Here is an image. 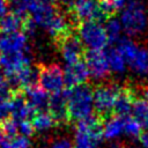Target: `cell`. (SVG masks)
I'll list each match as a JSON object with an SVG mask.
<instances>
[{"label":"cell","instance_id":"8d00e7d4","mask_svg":"<svg viewBox=\"0 0 148 148\" xmlns=\"http://www.w3.org/2000/svg\"><path fill=\"white\" fill-rule=\"evenodd\" d=\"M110 148H126V147L123 146V145H120V143H114V145H112Z\"/></svg>","mask_w":148,"mask_h":148},{"label":"cell","instance_id":"ba28073f","mask_svg":"<svg viewBox=\"0 0 148 148\" xmlns=\"http://www.w3.org/2000/svg\"><path fill=\"white\" fill-rule=\"evenodd\" d=\"M84 62L89 69L90 76L95 80H103L111 72L106 52L103 50H88L84 53Z\"/></svg>","mask_w":148,"mask_h":148},{"label":"cell","instance_id":"e575fe53","mask_svg":"<svg viewBox=\"0 0 148 148\" xmlns=\"http://www.w3.org/2000/svg\"><path fill=\"white\" fill-rule=\"evenodd\" d=\"M139 141H140L142 148H148V131L142 132V134L139 138Z\"/></svg>","mask_w":148,"mask_h":148},{"label":"cell","instance_id":"ffe728a7","mask_svg":"<svg viewBox=\"0 0 148 148\" xmlns=\"http://www.w3.org/2000/svg\"><path fill=\"white\" fill-rule=\"evenodd\" d=\"M136 74H148V50L146 47H139L134 57L127 64Z\"/></svg>","mask_w":148,"mask_h":148},{"label":"cell","instance_id":"4fadbf2b","mask_svg":"<svg viewBox=\"0 0 148 148\" xmlns=\"http://www.w3.org/2000/svg\"><path fill=\"white\" fill-rule=\"evenodd\" d=\"M89 76H90L89 69L86 62L82 60L74 62L72 65H66V68L64 71L65 84L68 88L84 84L86 81L89 79Z\"/></svg>","mask_w":148,"mask_h":148},{"label":"cell","instance_id":"7c38bea8","mask_svg":"<svg viewBox=\"0 0 148 148\" xmlns=\"http://www.w3.org/2000/svg\"><path fill=\"white\" fill-rule=\"evenodd\" d=\"M47 111L51 113L56 123L62 124L68 120L67 114V90H61L50 95Z\"/></svg>","mask_w":148,"mask_h":148},{"label":"cell","instance_id":"74e56055","mask_svg":"<svg viewBox=\"0 0 148 148\" xmlns=\"http://www.w3.org/2000/svg\"><path fill=\"white\" fill-rule=\"evenodd\" d=\"M143 98H145L146 101H148V88H147V89H145V92H143Z\"/></svg>","mask_w":148,"mask_h":148},{"label":"cell","instance_id":"8992f818","mask_svg":"<svg viewBox=\"0 0 148 148\" xmlns=\"http://www.w3.org/2000/svg\"><path fill=\"white\" fill-rule=\"evenodd\" d=\"M38 69V84L50 94H54L64 90L65 77L64 71L58 64H39Z\"/></svg>","mask_w":148,"mask_h":148},{"label":"cell","instance_id":"f546056e","mask_svg":"<svg viewBox=\"0 0 148 148\" xmlns=\"http://www.w3.org/2000/svg\"><path fill=\"white\" fill-rule=\"evenodd\" d=\"M12 94H13V91H12L6 77L0 74V98L1 99H9Z\"/></svg>","mask_w":148,"mask_h":148},{"label":"cell","instance_id":"484cf974","mask_svg":"<svg viewBox=\"0 0 148 148\" xmlns=\"http://www.w3.org/2000/svg\"><path fill=\"white\" fill-rule=\"evenodd\" d=\"M124 134L130 138H140L142 134V125L133 116H125Z\"/></svg>","mask_w":148,"mask_h":148},{"label":"cell","instance_id":"f1b7e54d","mask_svg":"<svg viewBox=\"0 0 148 148\" xmlns=\"http://www.w3.org/2000/svg\"><path fill=\"white\" fill-rule=\"evenodd\" d=\"M10 118V104L9 99L0 98V124Z\"/></svg>","mask_w":148,"mask_h":148},{"label":"cell","instance_id":"d4e9b609","mask_svg":"<svg viewBox=\"0 0 148 148\" xmlns=\"http://www.w3.org/2000/svg\"><path fill=\"white\" fill-rule=\"evenodd\" d=\"M0 148H31V141L28 136L16 135L14 138L3 136L0 140Z\"/></svg>","mask_w":148,"mask_h":148},{"label":"cell","instance_id":"f35d334b","mask_svg":"<svg viewBox=\"0 0 148 148\" xmlns=\"http://www.w3.org/2000/svg\"><path fill=\"white\" fill-rule=\"evenodd\" d=\"M5 135H3V131H2V127H1V124H0V140L3 138Z\"/></svg>","mask_w":148,"mask_h":148},{"label":"cell","instance_id":"2e32d148","mask_svg":"<svg viewBox=\"0 0 148 148\" xmlns=\"http://www.w3.org/2000/svg\"><path fill=\"white\" fill-rule=\"evenodd\" d=\"M125 116L111 114L103 123V138L106 140H114L124 134Z\"/></svg>","mask_w":148,"mask_h":148},{"label":"cell","instance_id":"83f0119b","mask_svg":"<svg viewBox=\"0 0 148 148\" xmlns=\"http://www.w3.org/2000/svg\"><path fill=\"white\" fill-rule=\"evenodd\" d=\"M37 0H8V5L12 7L13 12L22 15H29L30 9L36 3Z\"/></svg>","mask_w":148,"mask_h":148},{"label":"cell","instance_id":"d6a6232c","mask_svg":"<svg viewBox=\"0 0 148 148\" xmlns=\"http://www.w3.org/2000/svg\"><path fill=\"white\" fill-rule=\"evenodd\" d=\"M61 5H62V7L67 10V12H73L80 3H82L84 0H58Z\"/></svg>","mask_w":148,"mask_h":148},{"label":"cell","instance_id":"277c9868","mask_svg":"<svg viewBox=\"0 0 148 148\" xmlns=\"http://www.w3.org/2000/svg\"><path fill=\"white\" fill-rule=\"evenodd\" d=\"M77 37L88 50H103L109 44V38L104 25L98 21L80 22Z\"/></svg>","mask_w":148,"mask_h":148},{"label":"cell","instance_id":"9c48e42d","mask_svg":"<svg viewBox=\"0 0 148 148\" xmlns=\"http://www.w3.org/2000/svg\"><path fill=\"white\" fill-rule=\"evenodd\" d=\"M73 20L86 22V21H98L106 20V16L104 15L99 1L97 0H84L82 3H80L73 12Z\"/></svg>","mask_w":148,"mask_h":148},{"label":"cell","instance_id":"603a6c76","mask_svg":"<svg viewBox=\"0 0 148 148\" xmlns=\"http://www.w3.org/2000/svg\"><path fill=\"white\" fill-rule=\"evenodd\" d=\"M132 114L140 121L142 127L148 131V101H146L145 98L135 99L132 109Z\"/></svg>","mask_w":148,"mask_h":148},{"label":"cell","instance_id":"6da1fadb","mask_svg":"<svg viewBox=\"0 0 148 148\" xmlns=\"http://www.w3.org/2000/svg\"><path fill=\"white\" fill-rule=\"evenodd\" d=\"M94 90L88 84L67 89V114L69 121H80L92 116Z\"/></svg>","mask_w":148,"mask_h":148},{"label":"cell","instance_id":"5b68a950","mask_svg":"<svg viewBox=\"0 0 148 148\" xmlns=\"http://www.w3.org/2000/svg\"><path fill=\"white\" fill-rule=\"evenodd\" d=\"M121 87L114 83L99 84L94 89V106L99 117L111 114Z\"/></svg>","mask_w":148,"mask_h":148},{"label":"cell","instance_id":"9a60e30c","mask_svg":"<svg viewBox=\"0 0 148 148\" xmlns=\"http://www.w3.org/2000/svg\"><path fill=\"white\" fill-rule=\"evenodd\" d=\"M23 94H24V97H25L28 104L31 106V109L35 112H40V111L47 110L50 96L38 83L27 87L23 90Z\"/></svg>","mask_w":148,"mask_h":148},{"label":"cell","instance_id":"7402d4cb","mask_svg":"<svg viewBox=\"0 0 148 148\" xmlns=\"http://www.w3.org/2000/svg\"><path fill=\"white\" fill-rule=\"evenodd\" d=\"M106 58H108V62L111 72L123 73L126 69V65H127L126 60L124 59L121 53L117 50V47L110 49L109 51H106Z\"/></svg>","mask_w":148,"mask_h":148},{"label":"cell","instance_id":"3957f363","mask_svg":"<svg viewBox=\"0 0 148 148\" xmlns=\"http://www.w3.org/2000/svg\"><path fill=\"white\" fill-rule=\"evenodd\" d=\"M119 20L127 35L136 36L143 32L148 23L147 10L143 2L141 0H126Z\"/></svg>","mask_w":148,"mask_h":148},{"label":"cell","instance_id":"ac0fdd59","mask_svg":"<svg viewBox=\"0 0 148 148\" xmlns=\"http://www.w3.org/2000/svg\"><path fill=\"white\" fill-rule=\"evenodd\" d=\"M134 101H135V98L133 96V91L130 88L121 87L120 92L117 98V102H116V105H114L113 114L130 116V113L132 112V109H133Z\"/></svg>","mask_w":148,"mask_h":148},{"label":"cell","instance_id":"836d02e7","mask_svg":"<svg viewBox=\"0 0 148 148\" xmlns=\"http://www.w3.org/2000/svg\"><path fill=\"white\" fill-rule=\"evenodd\" d=\"M8 0H0V17L8 13Z\"/></svg>","mask_w":148,"mask_h":148},{"label":"cell","instance_id":"44dd1931","mask_svg":"<svg viewBox=\"0 0 148 148\" xmlns=\"http://www.w3.org/2000/svg\"><path fill=\"white\" fill-rule=\"evenodd\" d=\"M108 38H109V43L113 44V43H118V40L121 38V31H123V25L120 20H118L114 16H111L109 18H106V22L104 24Z\"/></svg>","mask_w":148,"mask_h":148},{"label":"cell","instance_id":"e0dca14e","mask_svg":"<svg viewBox=\"0 0 148 148\" xmlns=\"http://www.w3.org/2000/svg\"><path fill=\"white\" fill-rule=\"evenodd\" d=\"M28 15H22L16 12H8L2 17H0V32L10 34L22 31L24 20Z\"/></svg>","mask_w":148,"mask_h":148},{"label":"cell","instance_id":"30bf717a","mask_svg":"<svg viewBox=\"0 0 148 148\" xmlns=\"http://www.w3.org/2000/svg\"><path fill=\"white\" fill-rule=\"evenodd\" d=\"M0 50L1 54L30 51L27 43V36L22 31L10 34L0 32Z\"/></svg>","mask_w":148,"mask_h":148},{"label":"cell","instance_id":"5bb4252c","mask_svg":"<svg viewBox=\"0 0 148 148\" xmlns=\"http://www.w3.org/2000/svg\"><path fill=\"white\" fill-rule=\"evenodd\" d=\"M58 13H59V9L57 8L56 5L40 3L36 1V3L32 6V8L29 12V16L37 24V27L39 25L46 29Z\"/></svg>","mask_w":148,"mask_h":148},{"label":"cell","instance_id":"4dcf8cb0","mask_svg":"<svg viewBox=\"0 0 148 148\" xmlns=\"http://www.w3.org/2000/svg\"><path fill=\"white\" fill-rule=\"evenodd\" d=\"M17 125H18V133L23 136H30L34 134V127L31 125V121L30 120H23V121H17Z\"/></svg>","mask_w":148,"mask_h":148},{"label":"cell","instance_id":"4316f807","mask_svg":"<svg viewBox=\"0 0 148 148\" xmlns=\"http://www.w3.org/2000/svg\"><path fill=\"white\" fill-rule=\"evenodd\" d=\"M125 3L126 0H99V6L106 18L113 16L116 13L121 10Z\"/></svg>","mask_w":148,"mask_h":148},{"label":"cell","instance_id":"d590c367","mask_svg":"<svg viewBox=\"0 0 148 148\" xmlns=\"http://www.w3.org/2000/svg\"><path fill=\"white\" fill-rule=\"evenodd\" d=\"M40 3H47V5H56V2L58 0H37Z\"/></svg>","mask_w":148,"mask_h":148},{"label":"cell","instance_id":"8fae6325","mask_svg":"<svg viewBox=\"0 0 148 148\" xmlns=\"http://www.w3.org/2000/svg\"><path fill=\"white\" fill-rule=\"evenodd\" d=\"M9 104H10V118H13L15 121L30 120V117L32 118L34 114L36 113L28 104L23 91L13 92L9 98Z\"/></svg>","mask_w":148,"mask_h":148},{"label":"cell","instance_id":"cb8c5ba5","mask_svg":"<svg viewBox=\"0 0 148 148\" xmlns=\"http://www.w3.org/2000/svg\"><path fill=\"white\" fill-rule=\"evenodd\" d=\"M117 50L121 53V56L124 57V59L126 60V64L130 62V60L134 57V54L136 53V51L139 50L140 46L136 45L135 42H133L132 39L128 38H120L117 43Z\"/></svg>","mask_w":148,"mask_h":148},{"label":"cell","instance_id":"d6986e66","mask_svg":"<svg viewBox=\"0 0 148 148\" xmlns=\"http://www.w3.org/2000/svg\"><path fill=\"white\" fill-rule=\"evenodd\" d=\"M31 125H32L35 132L44 133V132H47V131L52 130L58 124L56 123V120L53 119L51 113L46 110V111L36 112L34 114V117L31 118Z\"/></svg>","mask_w":148,"mask_h":148},{"label":"cell","instance_id":"1f68e13d","mask_svg":"<svg viewBox=\"0 0 148 148\" xmlns=\"http://www.w3.org/2000/svg\"><path fill=\"white\" fill-rule=\"evenodd\" d=\"M50 148H73V143L68 138H58L51 142Z\"/></svg>","mask_w":148,"mask_h":148},{"label":"cell","instance_id":"7a4b0ae2","mask_svg":"<svg viewBox=\"0 0 148 148\" xmlns=\"http://www.w3.org/2000/svg\"><path fill=\"white\" fill-rule=\"evenodd\" d=\"M99 116H90L76 123L73 148H97L103 139V124Z\"/></svg>","mask_w":148,"mask_h":148},{"label":"cell","instance_id":"52a82bcc","mask_svg":"<svg viewBox=\"0 0 148 148\" xmlns=\"http://www.w3.org/2000/svg\"><path fill=\"white\" fill-rule=\"evenodd\" d=\"M56 43L66 65L77 62L81 60L82 56H84L83 45L80 38L72 32H68L61 36L60 38L56 39Z\"/></svg>","mask_w":148,"mask_h":148}]
</instances>
